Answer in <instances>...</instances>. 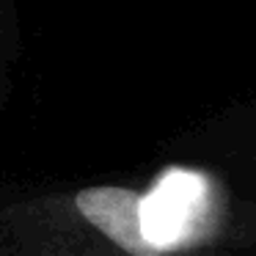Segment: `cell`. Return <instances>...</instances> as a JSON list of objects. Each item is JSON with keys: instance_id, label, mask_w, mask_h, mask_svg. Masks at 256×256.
<instances>
[{"instance_id": "cell-1", "label": "cell", "mask_w": 256, "mask_h": 256, "mask_svg": "<svg viewBox=\"0 0 256 256\" xmlns=\"http://www.w3.org/2000/svg\"><path fill=\"white\" fill-rule=\"evenodd\" d=\"M206 206V184L201 174L168 168L149 193H140V232L157 250L179 248L196 237Z\"/></svg>"}, {"instance_id": "cell-2", "label": "cell", "mask_w": 256, "mask_h": 256, "mask_svg": "<svg viewBox=\"0 0 256 256\" xmlns=\"http://www.w3.org/2000/svg\"><path fill=\"white\" fill-rule=\"evenodd\" d=\"M69 206L83 226L94 228L130 256H160L140 232V193L116 184L83 188L69 198Z\"/></svg>"}]
</instances>
